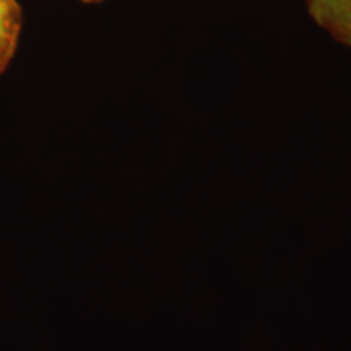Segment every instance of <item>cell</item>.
Segmentation results:
<instances>
[{
    "label": "cell",
    "mask_w": 351,
    "mask_h": 351,
    "mask_svg": "<svg viewBox=\"0 0 351 351\" xmlns=\"http://www.w3.org/2000/svg\"><path fill=\"white\" fill-rule=\"evenodd\" d=\"M23 27V10L17 0H0V75L17 51Z\"/></svg>",
    "instance_id": "cell-2"
},
{
    "label": "cell",
    "mask_w": 351,
    "mask_h": 351,
    "mask_svg": "<svg viewBox=\"0 0 351 351\" xmlns=\"http://www.w3.org/2000/svg\"><path fill=\"white\" fill-rule=\"evenodd\" d=\"M78 1H81V3H84V4H101L103 3V0H78Z\"/></svg>",
    "instance_id": "cell-3"
},
{
    "label": "cell",
    "mask_w": 351,
    "mask_h": 351,
    "mask_svg": "<svg viewBox=\"0 0 351 351\" xmlns=\"http://www.w3.org/2000/svg\"><path fill=\"white\" fill-rule=\"evenodd\" d=\"M310 14L339 40L351 45V0H306Z\"/></svg>",
    "instance_id": "cell-1"
}]
</instances>
